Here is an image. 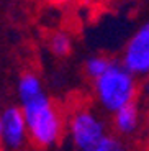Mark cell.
<instances>
[{
    "label": "cell",
    "mask_w": 149,
    "mask_h": 151,
    "mask_svg": "<svg viewBox=\"0 0 149 151\" xmlns=\"http://www.w3.org/2000/svg\"><path fill=\"white\" fill-rule=\"evenodd\" d=\"M25 117L28 140L36 148H51L64 135V120L46 92L28 99L20 105Z\"/></svg>",
    "instance_id": "6da1fadb"
},
{
    "label": "cell",
    "mask_w": 149,
    "mask_h": 151,
    "mask_svg": "<svg viewBox=\"0 0 149 151\" xmlns=\"http://www.w3.org/2000/svg\"><path fill=\"white\" fill-rule=\"evenodd\" d=\"M48 46L54 56L57 58H66L72 51V40L66 31H56L52 33L48 40Z\"/></svg>",
    "instance_id": "ba28073f"
},
{
    "label": "cell",
    "mask_w": 149,
    "mask_h": 151,
    "mask_svg": "<svg viewBox=\"0 0 149 151\" xmlns=\"http://www.w3.org/2000/svg\"><path fill=\"white\" fill-rule=\"evenodd\" d=\"M115 63V59L108 56H103V54H98V56H92L87 59L85 63V74L89 79L97 81L98 77L105 74V72L110 69V66Z\"/></svg>",
    "instance_id": "9c48e42d"
},
{
    "label": "cell",
    "mask_w": 149,
    "mask_h": 151,
    "mask_svg": "<svg viewBox=\"0 0 149 151\" xmlns=\"http://www.w3.org/2000/svg\"><path fill=\"white\" fill-rule=\"evenodd\" d=\"M139 94H141L143 100L149 105V74L143 77V82L139 84Z\"/></svg>",
    "instance_id": "8fae6325"
},
{
    "label": "cell",
    "mask_w": 149,
    "mask_h": 151,
    "mask_svg": "<svg viewBox=\"0 0 149 151\" xmlns=\"http://www.w3.org/2000/svg\"><path fill=\"white\" fill-rule=\"evenodd\" d=\"M120 64L136 79L149 74V22L144 23L126 43Z\"/></svg>",
    "instance_id": "277c9868"
},
{
    "label": "cell",
    "mask_w": 149,
    "mask_h": 151,
    "mask_svg": "<svg viewBox=\"0 0 149 151\" xmlns=\"http://www.w3.org/2000/svg\"><path fill=\"white\" fill-rule=\"evenodd\" d=\"M93 92L102 109L115 113L121 107L136 102L139 95V82L120 64V61H115L102 77L93 81Z\"/></svg>",
    "instance_id": "7a4b0ae2"
},
{
    "label": "cell",
    "mask_w": 149,
    "mask_h": 151,
    "mask_svg": "<svg viewBox=\"0 0 149 151\" xmlns=\"http://www.w3.org/2000/svg\"><path fill=\"white\" fill-rule=\"evenodd\" d=\"M48 2H51V4H54V5H66V4H69V2H72V0H48Z\"/></svg>",
    "instance_id": "7c38bea8"
},
{
    "label": "cell",
    "mask_w": 149,
    "mask_h": 151,
    "mask_svg": "<svg viewBox=\"0 0 149 151\" xmlns=\"http://www.w3.org/2000/svg\"><path fill=\"white\" fill-rule=\"evenodd\" d=\"M69 135L79 151H92L108 135L107 123L90 107H79L71 113Z\"/></svg>",
    "instance_id": "3957f363"
},
{
    "label": "cell",
    "mask_w": 149,
    "mask_h": 151,
    "mask_svg": "<svg viewBox=\"0 0 149 151\" xmlns=\"http://www.w3.org/2000/svg\"><path fill=\"white\" fill-rule=\"evenodd\" d=\"M92 151H125V146L115 135H110L108 133Z\"/></svg>",
    "instance_id": "30bf717a"
},
{
    "label": "cell",
    "mask_w": 149,
    "mask_h": 151,
    "mask_svg": "<svg viewBox=\"0 0 149 151\" xmlns=\"http://www.w3.org/2000/svg\"><path fill=\"white\" fill-rule=\"evenodd\" d=\"M0 136L2 145L8 150H20L28 140L25 117L20 107L10 105L0 115Z\"/></svg>",
    "instance_id": "5b68a950"
},
{
    "label": "cell",
    "mask_w": 149,
    "mask_h": 151,
    "mask_svg": "<svg viewBox=\"0 0 149 151\" xmlns=\"http://www.w3.org/2000/svg\"><path fill=\"white\" fill-rule=\"evenodd\" d=\"M0 151H2V136H0Z\"/></svg>",
    "instance_id": "4fadbf2b"
},
{
    "label": "cell",
    "mask_w": 149,
    "mask_h": 151,
    "mask_svg": "<svg viewBox=\"0 0 149 151\" xmlns=\"http://www.w3.org/2000/svg\"><path fill=\"white\" fill-rule=\"evenodd\" d=\"M44 92L43 89V84L39 76L34 74L31 71H26L21 74L20 77V82H18V97H20V102H25L28 99H33L36 97L38 94Z\"/></svg>",
    "instance_id": "52a82bcc"
},
{
    "label": "cell",
    "mask_w": 149,
    "mask_h": 151,
    "mask_svg": "<svg viewBox=\"0 0 149 151\" xmlns=\"http://www.w3.org/2000/svg\"><path fill=\"white\" fill-rule=\"evenodd\" d=\"M141 122V109L138 100L121 107L113 113V130L120 136H131L136 133Z\"/></svg>",
    "instance_id": "8992f818"
}]
</instances>
